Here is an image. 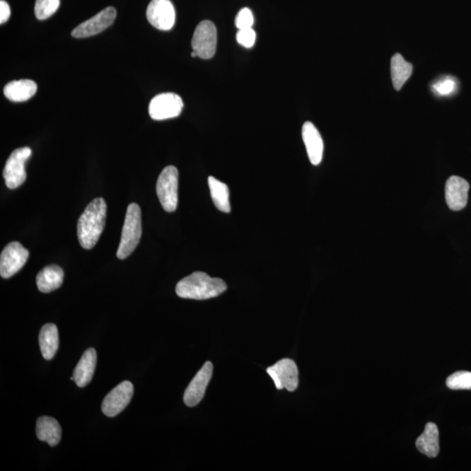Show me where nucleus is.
<instances>
[{
  "label": "nucleus",
  "mask_w": 471,
  "mask_h": 471,
  "mask_svg": "<svg viewBox=\"0 0 471 471\" xmlns=\"http://www.w3.org/2000/svg\"><path fill=\"white\" fill-rule=\"evenodd\" d=\"M107 218V204L102 197L95 198L86 207L78 220L77 234L80 245L91 250L103 233Z\"/></svg>",
  "instance_id": "1"
},
{
  "label": "nucleus",
  "mask_w": 471,
  "mask_h": 471,
  "mask_svg": "<svg viewBox=\"0 0 471 471\" xmlns=\"http://www.w3.org/2000/svg\"><path fill=\"white\" fill-rule=\"evenodd\" d=\"M226 289V283L223 279L211 278L203 272H196L178 283L175 293L182 298L204 301L218 297Z\"/></svg>",
  "instance_id": "2"
},
{
  "label": "nucleus",
  "mask_w": 471,
  "mask_h": 471,
  "mask_svg": "<svg viewBox=\"0 0 471 471\" xmlns=\"http://www.w3.org/2000/svg\"><path fill=\"white\" fill-rule=\"evenodd\" d=\"M143 233L141 227V211L139 205L130 204L127 209L124 224H123L121 242L117 250L119 260H125L139 244Z\"/></svg>",
  "instance_id": "3"
},
{
  "label": "nucleus",
  "mask_w": 471,
  "mask_h": 471,
  "mask_svg": "<svg viewBox=\"0 0 471 471\" xmlns=\"http://www.w3.org/2000/svg\"><path fill=\"white\" fill-rule=\"evenodd\" d=\"M156 193L161 204L167 212H173L178 204V170L167 166L160 174L156 183Z\"/></svg>",
  "instance_id": "4"
},
{
  "label": "nucleus",
  "mask_w": 471,
  "mask_h": 471,
  "mask_svg": "<svg viewBox=\"0 0 471 471\" xmlns=\"http://www.w3.org/2000/svg\"><path fill=\"white\" fill-rule=\"evenodd\" d=\"M32 156V149L23 147L15 149L7 159L3 177L7 188L17 189L23 185L26 179L25 163Z\"/></svg>",
  "instance_id": "5"
},
{
  "label": "nucleus",
  "mask_w": 471,
  "mask_h": 471,
  "mask_svg": "<svg viewBox=\"0 0 471 471\" xmlns=\"http://www.w3.org/2000/svg\"><path fill=\"white\" fill-rule=\"evenodd\" d=\"M216 42L218 33L215 25L209 21L198 24L192 40V50L197 52V57L211 59L216 54Z\"/></svg>",
  "instance_id": "6"
},
{
  "label": "nucleus",
  "mask_w": 471,
  "mask_h": 471,
  "mask_svg": "<svg viewBox=\"0 0 471 471\" xmlns=\"http://www.w3.org/2000/svg\"><path fill=\"white\" fill-rule=\"evenodd\" d=\"M183 107L180 96L174 93H163L151 100L149 106V113L156 121L178 117Z\"/></svg>",
  "instance_id": "7"
},
{
  "label": "nucleus",
  "mask_w": 471,
  "mask_h": 471,
  "mask_svg": "<svg viewBox=\"0 0 471 471\" xmlns=\"http://www.w3.org/2000/svg\"><path fill=\"white\" fill-rule=\"evenodd\" d=\"M28 257V250L21 243H9L0 256V275L4 279H9L16 274L23 268Z\"/></svg>",
  "instance_id": "8"
},
{
  "label": "nucleus",
  "mask_w": 471,
  "mask_h": 471,
  "mask_svg": "<svg viewBox=\"0 0 471 471\" xmlns=\"http://www.w3.org/2000/svg\"><path fill=\"white\" fill-rule=\"evenodd\" d=\"M268 375L274 380L277 390L286 388L289 392L297 390L298 370L296 364L291 359H283L267 369Z\"/></svg>",
  "instance_id": "9"
},
{
  "label": "nucleus",
  "mask_w": 471,
  "mask_h": 471,
  "mask_svg": "<svg viewBox=\"0 0 471 471\" xmlns=\"http://www.w3.org/2000/svg\"><path fill=\"white\" fill-rule=\"evenodd\" d=\"M134 395L133 384L129 380L123 381L111 390L104 398L102 410L105 416L115 417L122 412L132 399Z\"/></svg>",
  "instance_id": "10"
},
{
  "label": "nucleus",
  "mask_w": 471,
  "mask_h": 471,
  "mask_svg": "<svg viewBox=\"0 0 471 471\" xmlns=\"http://www.w3.org/2000/svg\"><path fill=\"white\" fill-rule=\"evenodd\" d=\"M117 18V10L114 7H107L97 13L95 16L89 18L74 28L72 32V36L76 39L88 38L104 31L105 29L110 28L114 23Z\"/></svg>",
  "instance_id": "11"
},
{
  "label": "nucleus",
  "mask_w": 471,
  "mask_h": 471,
  "mask_svg": "<svg viewBox=\"0 0 471 471\" xmlns=\"http://www.w3.org/2000/svg\"><path fill=\"white\" fill-rule=\"evenodd\" d=\"M147 18L154 28L169 31L175 22V11L170 0H152L147 8Z\"/></svg>",
  "instance_id": "12"
},
{
  "label": "nucleus",
  "mask_w": 471,
  "mask_h": 471,
  "mask_svg": "<svg viewBox=\"0 0 471 471\" xmlns=\"http://www.w3.org/2000/svg\"><path fill=\"white\" fill-rule=\"evenodd\" d=\"M212 373L211 362H205L203 368L198 371L196 376L190 381L188 388H186L185 395H183V402L186 406L195 407L203 400Z\"/></svg>",
  "instance_id": "13"
},
{
  "label": "nucleus",
  "mask_w": 471,
  "mask_h": 471,
  "mask_svg": "<svg viewBox=\"0 0 471 471\" xmlns=\"http://www.w3.org/2000/svg\"><path fill=\"white\" fill-rule=\"evenodd\" d=\"M469 190V182L465 179L457 175L448 178L445 185V198L448 207L455 211L465 209L468 203Z\"/></svg>",
  "instance_id": "14"
},
{
  "label": "nucleus",
  "mask_w": 471,
  "mask_h": 471,
  "mask_svg": "<svg viewBox=\"0 0 471 471\" xmlns=\"http://www.w3.org/2000/svg\"><path fill=\"white\" fill-rule=\"evenodd\" d=\"M302 138L306 145L310 162L319 165L323 158L324 143L319 130L312 122H306L303 125Z\"/></svg>",
  "instance_id": "15"
},
{
  "label": "nucleus",
  "mask_w": 471,
  "mask_h": 471,
  "mask_svg": "<svg viewBox=\"0 0 471 471\" xmlns=\"http://www.w3.org/2000/svg\"><path fill=\"white\" fill-rule=\"evenodd\" d=\"M96 362V351L93 349L86 350L74 372V381L78 387L84 388L91 383L95 373Z\"/></svg>",
  "instance_id": "16"
},
{
  "label": "nucleus",
  "mask_w": 471,
  "mask_h": 471,
  "mask_svg": "<svg viewBox=\"0 0 471 471\" xmlns=\"http://www.w3.org/2000/svg\"><path fill=\"white\" fill-rule=\"evenodd\" d=\"M63 279H64V272L62 267L55 264L48 265L37 275V286L41 293H51L62 286Z\"/></svg>",
  "instance_id": "17"
},
{
  "label": "nucleus",
  "mask_w": 471,
  "mask_h": 471,
  "mask_svg": "<svg viewBox=\"0 0 471 471\" xmlns=\"http://www.w3.org/2000/svg\"><path fill=\"white\" fill-rule=\"evenodd\" d=\"M417 450L427 457L434 458L439 454V431L438 428L433 422L426 425L424 432L418 437L416 443Z\"/></svg>",
  "instance_id": "18"
},
{
  "label": "nucleus",
  "mask_w": 471,
  "mask_h": 471,
  "mask_svg": "<svg viewBox=\"0 0 471 471\" xmlns=\"http://www.w3.org/2000/svg\"><path fill=\"white\" fill-rule=\"evenodd\" d=\"M36 435L39 440L54 447L62 439V428L54 418L41 417L37 420Z\"/></svg>",
  "instance_id": "19"
},
{
  "label": "nucleus",
  "mask_w": 471,
  "mask_h": 471,
  "mask_svg": "<svg viewBox=\"0 0 471 471\" xmlns=\"http://www.w3.org/2000/svg\"><path fill=\"white\" fill-rule=\"evenodd\" d=\"M36 92L37 84L31 80L11 81L4 88V95L14 103L25 102L31 99Z\"/></svg>",
  "instance_id": "20"
},
{
  "label": "nucleus",
  "mask_w": 471,
  "mask_h": 471,
  "mask_svg": "<svg viewBox=\"0 0 471 471\" xmlns=\"http://www.w3.org/2000/svg\"><path fill=\"white\" fill-rule=\"evenodd\" d=\"M39 340L42 356L47 361L52 360L59 349V332L56 325H45L41 328Z\"/></svg>",
  "instance_id": "21"
},
{
  "label": "nucleus",
  "mask_w": 471,
  "mask_h": 471,
  "mask_svg": "<svg viewBox=\"0 0 471 471\" xmlns=\"http://www.w3.org/2000/svg\"><path fill=\"white\" fill-rule=\"evenodd\" d=\"M413 72V66L400 54H395L391 59V76L395 91H401Z\"/></svg>",
  "instance_id": "22"
},
{
  "label": "nucleus",
  "mask_w": 471,
  "mask_h": 471,
  "mask_svg": "<svg viewBox=\"0 0 471 471\" xmlns=\"http://www.w3.org/2000/svg\"><path fill=\"white\" fill-rule=\"evenodd\" d=\"M209 192L213 203L220 211L229 213L231 211L229 188L226 183L218 179L209 177L208 179Z\"/></svg>",
  "instance_id": "23"
},
{
  "label": "nucleus",
  "mask_w": 471,
  "mask_h": 471,
  "mask_svg": "<svg viewBox=\"0 0 471 471\" xmlns=\"http://www.w3.org/2000/svg\"><path fill=\"white\" fill-rule=\"evenodd\" d=\"M458 88L457 78L452 76H444L434 82L431 91L438 96H448L453 95Z\"/></svg>",
  "instance_id": "24"
},
{
  "label": "nucleus",
  "mask_w": 471,
  "mask_h": 471,
  "mask_svg": "<svg viewBox=\"0 0 471 471\" xmlns=\"http://www.w3.org/2000/svg\"><path fill=\"white\" fill-rule=\"evenodd\" d=\"M446 384L452 390H471V372L455 373L448 377Z\"/></svg>",
  "instance_id": "25"
},
{
  "label": "nucleus",
  "mask_w": 471,
  "mask_h": 471,
  "mask_svg": "<svg viewBox=\"0 0 471 471\" xmlns=\"http://www.w3.org/2000/svg\"><path fill=\"white\" fill-rule=\"evenodd\" d=\"M61 5V0H36L35 13L40 21L47 20L56 13Z\"/></svg>",
  "instance_id": "26"
},
{
  "label": "nucleus",
  "mask_w": 471,
  "mask_h": 471,
  "mask_svg": "<svg viewBox=\"0 0 471 471\" xmlns=\"http://www.w3.org/2000/svg\"><path fill=\"white\" fill-rule=\"evenodd\" d=\"M236 26L238 30L252 28L254 24V17L249 8H243L239 11L235 21Z\"/></svg>",
  "instance_id": "27"
},
{
  "label": "nucleus",
  "mask_w": 471,
  "mask_h": 471,
  "mask_svg": "<svg viewBox=\"0 0 471 471\" xmlns=\"http://www.w3.org/2000/svg\"><path fill=\"white\" fill-rule=\"evenodd\" d=\"M256 32L252 28L238 30L237 40L238 44L245 48H250L256 42Z\"/></svg>",
  "instance_id": "28"
},
{
  "label": "nucleus",
  "mask_w": 471,
  "mask_h": 471,
  "mask_svg": "<svg viewBox=\"0 0 471 471\" xmlns=\"http://www.w3.org/2000/svg\"><path fill=\"white\" fill-rule=\"evenodd\" d=\"M11 16V9L5 0L0 1V24H5Z\"/></svg>",
  "instance_id": "29"
},
{
  "label": "nucleus",
  "mask_w": 471,
  "mask_h": 471,
  "mask_svg": "<svg viewBox=\"0 0 471 471\" xmlns=\"http://www.w3.org/2000/svg\"><path fill=\"white\" fill-rule=\"evenodd\" d=\"M192 57H194V58L197 57V52H194V51H193V52H192Z\"/></svg>",
  "instance_id": "30"
}]
</instances>
